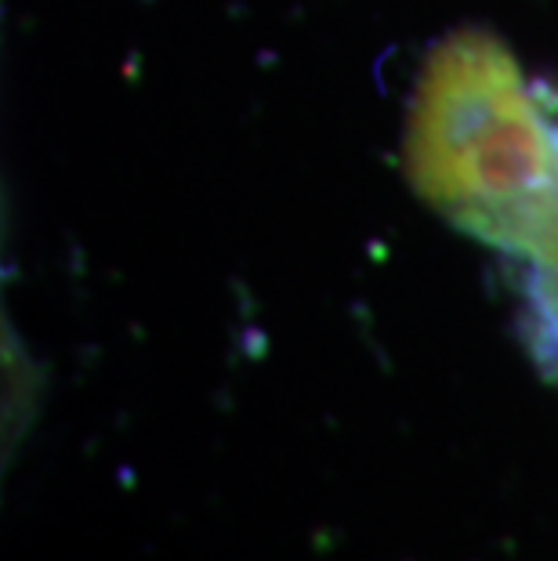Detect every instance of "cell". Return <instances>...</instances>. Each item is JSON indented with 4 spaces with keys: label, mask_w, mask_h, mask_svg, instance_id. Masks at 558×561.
Wrapping results in <instances>:
<instances>
[]
</instances>
